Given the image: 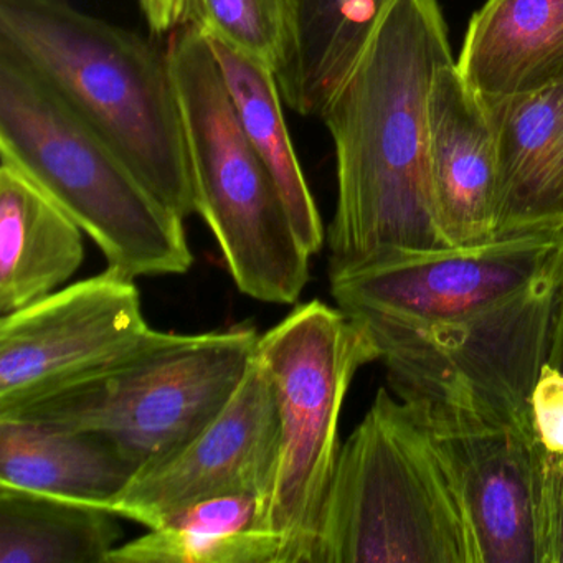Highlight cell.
<instances>
[{
  "label": "cell",
  "mask_w": 563,
  "mask_h": 563,
  "mask_svg": "<svg viewBox=\"0 0 563 563\" xmlns=\"http://www.w3.org/2000/svg\"><path fill=\"white\" fill-rule=\"evenodd\" d=\"M456 60L438 0H394L325 104L338 200L329 275L444 249L427 167V110L438 68Z\"/></svg>",
  "instance_id": "cell-1"
},
{
  "label": "cell",
  "mask_w": 563,
  "mask_h": 563,
  "mask_svg": "<svg viewBox=\"0 0 563 563\" xmlns=\"http://www.w3.org/2000/svg\"><path fill=\"white\" fill-rule=\"evenodd\" d=\"M0 52L41 78L177 216L197 213L167 47L68 0H0Z\"/></svg>",
  "instance_id": "cell-2"
},
{
  "label": "cell",
  "mask_w": 563,
  "mask_h": 563,
  "mask_svg": "<svg viewBox=\"0 0 563 563\" xmlns=\"http://www.w3.org/2000/svg\"><path fill=\"white\" fill-rule=\"evenodd\" d=\"M311 563H483L456 474L387 388L339 451Z\"/></svg>",
  "instance_id": "cell-3"
},
{
  "label": "cell",
  "mask_w": 563,
  "mask_h": 563,
  "mask_svg": "<svg viewBox=\"0 0 563 563\" xmlns=\"http://www.w3.org/2000/svg\"><path fill=\"white\" fill-rule=\"evenodd\" d=\"M0 157L18 164L128 278L186 275L184 219L21 62L0 52Z\"/></svg>",
  "instance_id": "cell-4"
},
{
  "label": "cell",
  "mask_w": 563,
  "mask_h": 563,
  "mask_svg": "<svg viewBox=\"0 0 563 563\" xmlns=\"http://www.w3.org/2000/svg\"><path fill=\"white\" fill-rule=\"evenodd\" d=\"M167 51L186 126L197 213L216 235L243 295L292 305L308 286L312 255L243 131L209 38L196 25L183 24Z\"/></svg>",
  "instance_id": "cell-5"
},
{
  "label": "cell",
  "mask_w": 563,
  "mask_h": 563,
  "mask_svg": "<svg viewBox=\"0 0 563 563\" xmlns=\"http://www.w3.org/2000/svg\"><path fill=\"white\" fill-rule=\"evenodd\" d=\"M260 334L157 331L130 357L0 418L84 428L118 444L140 471L199 434L242 384Z\"/></svg>",
  "instance_id": "cell-6"
},
{
  "label": "cell",
  "mask_w": 563,
  "mask_h": 563,
  "mask_svg": "<svg viewBox=\"0 0 563 563\" xmlns=\"http://www.w3.org/2000/svg\"><path fill=\"white\" fill-rule=\"evenodd\" d=\"M256 354L275 384L282 430L266 522L279 542L278 563H311L345 395L358 368L380 355L361 321L318 299L260 335Z\"/></svg>",
  "instance_id": "cell-7"
},
{
  "label": "cell",
  "mask_w": 563,
  "mask_h": 563,
  "mask_svg": "<svg viewBox=\"0 0 563 563\" xmlns=\"http://www.w3.org/2000/svg\"><path fill=\"white\" fill-rule=\"evenodd\" d=\"M562 292L560 268L529 291L457 321L354 319L371 332L395 397L473 408L533 430L530 397L549 361Z\"/></svg>",
  "instance_id": "cell-8"
},
{
  "label": "cell",
  "mask_w": 563,
  "mask_h": 563,
  "mask_svg": "<svg viewBox=\"0 0 563 563\" xmlns=\"http://www.w3.org/2000/svg\"><path fill=\"white\" fill-rule=\"evenodd\" d=\"M560 268L563 229H552L397 253L332 273L329 282L338 308L352 318L430 325L503 305Z\"/></svg>",
  "instance_id": "cell-9"
},
{
  "label": "cell",
  "mask_w": 563,
  "mask_h": 563,
  "mask_svg": "<svg viewBox=\"0 0 563 563\" xmlns=\"http://www.w3.org/2000/svg\"><path fill=\"white\" fill-rule=\"evenodd\" d=\"M136 279L107 268L0 318V415L57 394L143 347Z\"/></svg>",
  "instance_id": "cell-10"
},
{
  "label": "cell",
  "mask_w": 563,
  "mask_h": 563,
  "mask_svg": "<svg viewBox=\"0 0 563 563\" xmlns=\"http://www.w3.org/2000/svg\"><path fill=\"white\" fill-rule=\"evenodd\" d=\"M276 388L258 354L223 410L166 456L144 466L107 507L147 529L180 510L225 496H258L268 503L279 461Z\"/></svg>",
  "instance_id": "cell-11"
},
{
  "label": "cell",
  "mask_w": 563,
  "mask_h": 563,
  "mask_svg": "<svg viewBox=\"0 0 563 563\" xmlns=\"http://www.w3.org/2000/svg\"><path fill=\"white\" fill-rule=\"evenodd\" d=\"M398 398V397H397ZM456 474L483 563H539V494L545 450L536 431L473 408L398 398Z\"/></svg>",
  "instance_id": "cell-12"
},
{
  "label": "cell",
  "mask_w": 563,
  "mask_h": 563,
  "mask_svg": "<svg viewBox=\"0 0 563 563\" xmlns=\"http://www.w3.org/2000/svg\"><path fill=\"white\" fill-rule=\"evenodd\" d=\"M427 167L438 229L448 246L496 236L497 151L479 95L456 60L438 68L427 110Z\"/></svg>",
  "instance_id": "cell-13"
},
{
  "label": "cell",
  "mask_w": 563,
  "mask_h": 563,
  "mask_svg": "<svg viewBox=\"0 0 563 563\" xmlns=\"http://www.w3.org/2000/svg\"><path fill=\"white\" fill-rule=\"evenodd\" d=\"M479 100L496 140V236L563 229V84Z\"/></svg>",
  "instance_id": "cell-14"
},
{
  "label": "cell",
  "mask_w": 563,
  "mask_h": 563,
  "mask_svg": "<svg viewBox=\"0 0 563 563\" xmlns=\"http://www.w3.org/2000/svg\"><path fill=\"white\" fill-rule=\"evenodd\" d=\"M137 473L136 461L97 431L0 418V486L107 509Z\"/></svg>",
  "instance_id": "cell-15"
},
{
  "label": "cell",
  "mask_w": 563,
  "mask_h": 563,
  "mask_svg": "<svg viewBox=\"0 0 563 563\" xmlns=\"http://www.w3.org/2000/svg\"><path fill=\"white\" fill-rule=\"evenodd\" d=\"M0 314L58 291L80 269L84 230L18 164L0 157Z\"/></svg>",
  "instance_id": "cell-16"
},
{
  "label": "cell",
  "mask_w": 563,
  "mask_h": 563,
  "mask_svg": "<svg viewBox=\"0 0 563 563\" xmlns=\"http://www.w3.org/2000/svg\"><path fill=\"white\" fill-rule=\"evenodd\" d=\"M456 67L484 97L563 84V0H487L467 24Z\"/></svg>",
  "instance_id": "cell-17"
},
{
  "label": "cell",
  "mask_w": 563,
  "mask_h": 563,
  "mask_svg": "<svg viewBox=\"0 0 563 563\" xmlns=\"http://www.w3.org/2000/svg\"><path fill=\"white\" fill-rule=\"evenodd\" d=\"M394 0H286V42L276 67L283 101L319 118Z\"/></svg>",
  "instance_id": "cell-18"
},
{
  "label": "cell",
  "mask_w": 563,
  "mask_h": 563,
  "mask_svg": "<svg viewBox=\"0 0 563 563\" xmlns=\"http://www.w3.org/2000/svg\"><path fill=\"white\" fill-rule=\"evenodd\" d=\"M279 542L266 522V500H202L163 526L114 547L107 563H278Z\"/></svg>",
  "instance_id": "cell-19"
},
{
  "label": "cell",
  "mask_w": 563,
  "mask_h": 563,
  "mask_svg": "<svg viewBox=\"0 0 563 563\" xmlns=\"http://www.w3.org/2000/svg\"><path fill=\"white\" fill-rule=\"evenodd\" d=\"M209 42L243 131L272 173L299 239L316 255L324 246V225L286 126L275 70L225 42Z\"/></svg>",
  "instance_id": "cell-20"
},
{
  "label": "cell",
  "mask_w": 563,
  "mask_h": 563,
  "mask_svg": "<svg viewBox=\"0 0 563 563\" xmlns=\"http://www.w3.org/2000/svg\"><path fill=\"white\" fill-rule=\"evenodd\" d=\"M103 507L0 486V563H107L123 537Z\"/></svg>",
  "instance_id": "cell-21"
},
{
  "label": "cell",
  "mask_w": 563,
  "mask_h": 563,
  "mask_svg": "<svg viewBox=\"0 0 563 563\" xmlns=\"http://www.w3.org/2000/svg\"><path fill=\"white\" fill-rule=\"evenodd\" d=\"M286 15V0H186L183 24L276 70L285 51Z\"/></svg>",
  "instance_id": "cell-22"
},
{
  "label": "cell",
  "mask_w": 563,
  "mask_h": 563,
  "mask_svg": "<svg viewBox=\"0 0 563 563\" xmlns=\"http://www.w3.org/2000/svg\"><path fill=\"white\" fill-rule=\"evenodd\" d=\"M539 563H563V456H543L539 494Z\"/></svg>",
  "instance_id": "cell-23"
},
{
  "label": "cell",
  "mask_w": 563,
  "mask_h": 563,
  "mask_svg": "<svg viewBox=\"0 0 563 563\" xmlns=\"http://www.w3.org/2000/svg\"><path fill=\"white\" fill-rule=\"evenodd\" d=\"M533 430L547 453L563 456V374L545 364L530 397Z\"/></svg>",
  "instance_id": "cell-24"
},
{
  "label": "cell",
  "mask_w": 563,
  "mask_h": 563,
  "mask_svg": "<svg viewBox=\"0 0 563 563\" xmlns=\"http://www.w3.org/2000/svg\"><path fill=\"white\" fill-rule=\"evenodd\" d=\"M153 35L169 34L183 24L186 0H137Z\"/></svg>",
  "instance_id": "cell-25"
},
{
  "label": "cell",
  "mask_w": 563,
  "mask_h": 563,
  "mask_svg": "<svg viewBox=\"0 0 563 563\" xmlns=\"http://www.w3.org/2000/svg\"><path fill=\"white\" fill-rule=\"evenodd\" d=\"M547 364L552 365L553 368L563 374V292L559 301V308H556L555 321H553L552 341H550Z\"/></svg>",
  "instance_id": "cell-26"
}]
</instances>
